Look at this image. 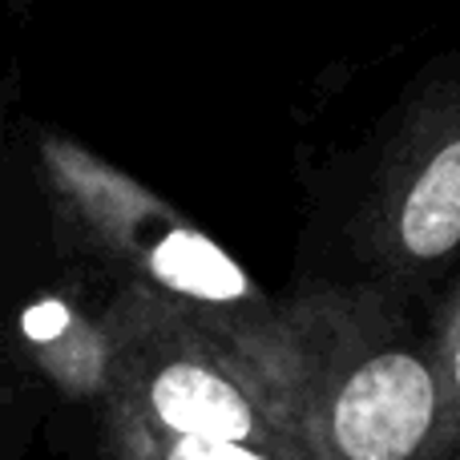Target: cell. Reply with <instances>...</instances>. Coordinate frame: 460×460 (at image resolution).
<instances>
[{
  "label": "cell",
  "instance_id": "cell-4",
  "mask_svg": "<svg viewBox=\"0 0 460 460\" xmlns=\"http://www.w3.org/2000/svg\"><path fill=\"white\" fill-rule=\"evenodd\" d=\"M429 343L440 388V448L437 460H460V267L429 307Z\"/></svg>",
  "mask_w": 460,
  "mask_h": 460
},
{
  "label": "cell",
  "instance_id": "cell-3",
  "mask_svg": "<svg viewBox=\"0 0 460 460\" xmlns=\"http://www.w3.org/2000/svg\"><path fill=\"white\" fill-rule=\"evenodd\" d=\"M343 234L364 283L412 303L460 262L456 65L424 69L392 105Z\"/></svg>",
  "mask_w": 460,
  "mask_h": 460
},
{
  "label": "cell",
  "instance_id": "cell-5",
  "mask_svg": "<svg viewBox=\"0 0 460 460\" xmlns=\"http://www.w3.org/2000/svg\"><path fill=\"white\" fill-rule=\"evenodd\" d=\"M105 460H307L291 445H243V440H102Z\"/></svg>",
  "mask_w": 460,
  "mask_h": 460
},
{
  "label": "cell",
  "instance_id": "cell-6",
  "mask_svg": "<svg viewBox=\"0 0 460 460\" xmlns=\"http://www.w3.org/2000/svg\"><path fill=\"white\" fill-rule=\"evenodd\" d=\"M32 4H37V0H8V8H13V13H29Z\"/></svg>",
  "mask_w": 460,
  "mask_h": 460
},
{
  "label": "cell",
  "instance_id": "cell-2",
  "mask_svg": "<svg viewBox=\"0 0 460 460\" xmlns=\"http://www.w3.org/2000/svg\"><path fill=\"white\" fill-rule=\"evenodd\" d=\"M29 166L73 270L186 319L246 364L267 351L279 299L154 186L45 121L29 126Z\"/></svg>",
  "mask_w": 460,
  "mask_h": 460
},
{
  "label": "cell",
  "instance_id": "cell-7",
  "mask_svg": "<svg viewBox=\"0 0 460 460\" xmlns=\"http://www.w3.org/2000/svg\"><path fill=\"white\" fill-rule=\"evenodd\" d=\"M0 400H4V340H0Z\"/></svg>",
  "mask_w": 460,
  "mask_h": 460
},
{
  "label": "cell",
  "instance_id": "cell-1",
  "mask_svg": "<svg viewBox=\"0 0 460 460\" xmlns=\"http://www.w3.org/2000/svg\"><path fill=\"white\" fill-rule=\"evenodd\" d=\"M262 367L307 460H437V364L412 299L364 279L295 287Z\"/></svg>",
  "mask_w": 460,
  "mask_h": 460
}]
</instances>
